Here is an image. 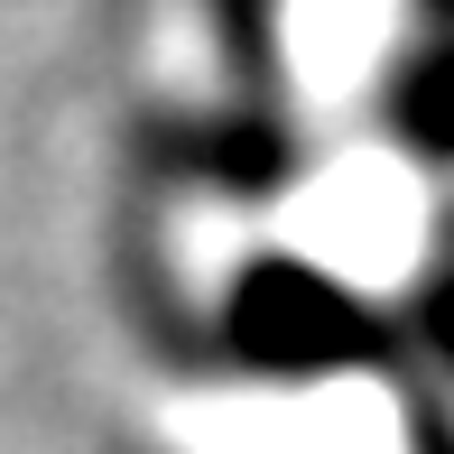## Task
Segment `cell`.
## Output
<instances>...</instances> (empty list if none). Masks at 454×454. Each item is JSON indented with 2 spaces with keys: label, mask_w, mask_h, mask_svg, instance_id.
<instances>
[{
  "label": "cell",
  "mask_w": 454,
  "mask_h": 454,
  "mask_svg": "<svg viewBox=\"0 0 454 454\" xmlns=\"http://www.w3.org/2000/svg\"><path fill=\"white\" fill-rule=\"evenodd\" d=\"M399 130L418 139V149L454 158V37H436V47L399 74Z\"/></svg>",
  "instance_id": "obj_2"
},
{
  "label": "cell",
  "mask_w": 454,
  "mask_h": 454,
  "mask_svg": "<svg viewBox=\"0 0 454 454\" xmlns=\"http://www.w3.org/2000/svg\"><path fill=\"white\" fill-rule=\"evenodd\" d=\"M214 28L241 74H278V0H214Z\"/></svg>",
  "instance_id": "obj_3"
},
{
  "label": "cell",
  "mask_w": 454,
  "mask_h": 454,
  "mask_svg": "<svg viewBox=\"0 0 454 454\" xmlns=\"http://www.w3.org/2000/svg\"><path fill=\"white\" fill-rule=\"evenodd\" d=\"M232 334L251 362H278V371H325V362H362L380 343L371 306L353 287H334L306 260H251L232 287Z\"/></svg>",
  "instance_id": "obj_1"
},
{
  "label": "cell",
  "mask_w": 454,
  "mask_h": 454,
  "mask_svg": "<svg viewBox=\"0 0 454 454\" xmlns=\"http://www.w3.org/2000/svg\"><path fill=\"white\" fill-rule=\"evenodd\" d=\"M427 10H436V19H445V28H454V0H427Z\"/></svg>",
  "instance_id": "obj_5"
},
{
  "label": "cell",
  "mask_w": 454,
  "mask_h": 454,
  "mask_svg": "<svg viewBox=\"0 0 454 454\" xmlns=\"http://www.w3.org/2000/svg\"><path fill=\"white\" fill-rule=\"evenodd\" d=\"M418 325H427V343H436V353L454 362V278H436V287L418 297Z\"/></svg>",
  "instance_id": "obj_4"
}]
</instances>
